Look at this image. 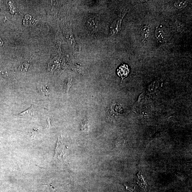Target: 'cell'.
Here are the masks:
<instances>
[{
  "label": "cell",
  "instance_id": "1",
  "mask_svg": "<svg viewBox=\"0 0 192 192\" xmlns=\"http://www.w3.org/2000/svg\"><path fill=\"white\" fill-rule=\"evenodd\" d=\"M67 147L64 144L62 137H58L54 157L61 161L65 160L67 158Z\"/></svg>",
  "mask_w": 192,
  "mask_h": 192
},
{
  "label": "cell",
  "instance_id": "2",
  "mask_svg": "<svg viewBox=\"0 0 192 192\" xmlns=\"http://www.w3.org/2000/svg\"><path fill=\"white\" fill-rule=\"evenodd\" d=\"M127 12V10H126L122 13H121L118 16L117 19L111 24L110 27V34L111 36L117 35L120 32L122 19Z\"/></svg>",
  "mask_w": 192,
  "mask_h": 192
},
{
  "label": "cell",
  "instance_id": "3",
  "mask_svg": "<svg viewBox=\"0 0 192 192\" xmlns=\"http://www.w3.org/2000/svg\"><path fill=\"white\" fill-rule=\"evenodd\" d=\"M65 33L66 38H67L69 43L72 47L73 49L76 51H78L79 48L78 46L75 43L73 35V34L71 25L69 26L66 30Z\"/></svg>",
  "mask_w": 192,
  "mask_h": 192
},
{
  "label": "cell",
  "instance_id": "4",
  "mask_svg": "<svg viewBox=\"0 0 192 192\" xmlns=\"http://www.w3.org/2000/svg\"><path fill=\"white\" fill-rule=\"evenodd\" d=\"M120 111L119 110L115 111V105L111 106L110 109H107L106 111V114H107V117L108 120H112L115 118H117V116L119 115Z\"/></svg>",
  "mask_w": 192,
  "mask_h": 192
},
{
  "label": "cell",
  "instance_id": "5",
  "mask_svg": "<svg viewBox=\"0 0 192 192\" xmlns=\"http://www.w3.org/2000/svg\"><path fill=\"white\" fill-rule=\"evenodd\" d=\"M155 34L157 41L159 44L162 45L165 42V34L162 29L158 28L156 29L155 32Z\"/></svg>",
  "mask_w": 192,
  "mask_h": 192
},
{
  "label": "cell",
  "instance_id": "6",
  "mask_svg": "<svg viewBox=\"0 0 192 192\" xmlns=\"http://www.w3.org/2000/svg\"><path fill=\"white\" fill-rule=\"evenodd\" d=\"M129 72L128 66L126 64L121 66L117 70V73L122 78V80L128 75Z\"/></svg>",
  "mask_w": 192,
  "mask_h": 192
},
{
  "label": "cell",
  "instance_id": "7",
  "mask_svg": "<svg viewBox=\"0 0 192 192\" xmlns=\"http://www.w3.org/2000/svg\"><path fill=\"white\" fill-rule=\"evenodd\" d=\"M142 41L145 43L147 41L149 35V27L147 25L142 27L141 30Z\"/></svg>",
  "mask_w": 192,
  "mask_h": 192
},
{
  "label": "cell",
  "instance_id": "8",
  "mask_svg": "<svg viewBox=\"0 0 192 192\" xmlns=\"http://www.w3.org/2000/svg\"><path fill=\"white\" fill-rule=\"evenodd\" d=\"M34 113V110L33 106V105H31L30 108L18 114V116L20 117H30L33 116Z\"/></svg>",
  "mask_w": 192,
  "mask_h": 192
},
{
  "label": "cell",
  "instance_id": "9",
  "mask_svg": "<svg viewBox=\"0 0 192 192\" xmlns=\"http://www.w3.org/2000/svg\"><path fill=\"white\" fill-rule=\"evenodd\" d=\"M72 79L71 77H69L64 85V90L66 93H68L69 89L72 85Z\"/></svg>",
  "mask_w": 192,
  "mask_h": 192
},
{
  "label": "cell",
  "instance_id": "10",
  "mask_svg": "<svg viewBox=\"0 0 192 192\" xmlns=\"http://www.w3.org/2000/svg\"><path fill=\"white\" fill-rule=\"evenodd\" d=\"M188 1H177L175 3L174 5L178 8H182L187 6L188 4Z\"/></svg>",
  "mask_w": 192,
  "mask_h": 192
},
{
  "label": "cell",
  "instance_id": "11",
  "mask_svg": "<svg viewBox=\"0 0 192 192\" xmlns=\"http://www.w3.org/2000/svg\"><path fill=\"white\" fill-rule=\"evenodd\" d=\"M40 92L41 93V94L44 95L45 96H48L49 95V89L47 85L45 86L39 87L38 88Z\"/></svg>",
  "mask_w": 192,
  "mask_h": 192
},
{
  "label": "cell",
  "instance_id": "12",
  "mask_svg": "<svg viewBox=\"0 0 192 192\" xmlns=\"http://www.w3.org/2000/svg\"><path fill=\"white\" fill-rule=\"evenodd\" d=\"M29 64L28 63H24V64H22L19 67V69L21 71L25 73L27 71V69L28 68Z\"/></svg>",
  "mask_w": 192,
  "mask_h": 192
},
{
  "label": "cell",
  "instance_id": "13",
  "mask_svg": "<svg viewBox=\"0 0 192 192\" xmlns=\"http://www.w3.org/2000/svg\"><path fill=\"white\" fill-rule=\"evenodd\" d=\"M176 24V28L177 30L179 31H182V30H183L184 27L183 24L182 23H180V22Z\"/></svg>",
  "mask_w": 192,
  "mask_h": 192
}]
</instances>
